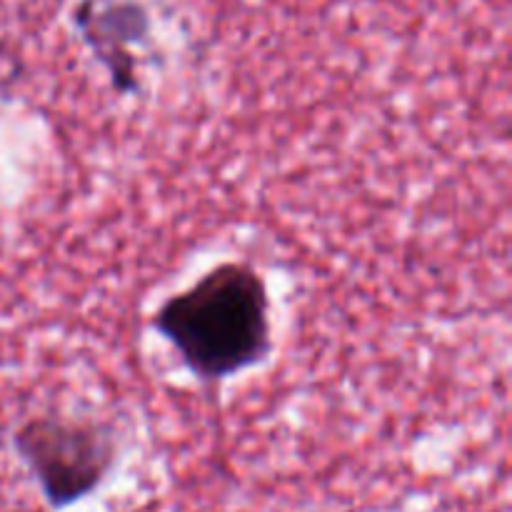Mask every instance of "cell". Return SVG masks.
<instances>
[{"label":"cell","mask_w":512,"mask_h":512,"mask_svg":"<svg viewBox=\"0 0 512 512\" xmlns=\"http://www.w3.org/2000/svg\"><path fill=\"white\" fill-rule=\"evenodd\" d=\"M150 328L203 385H220L273 350L268 285L245 263H220L155 310Z\"/></svg>","instance_id":"cell-1"},{"label":"cell","mask_w":512,"mask_h":512,"mask_svg":"<svg viewBox=\"0 0 512 512\" xmlns=\"http://www.w3.org/2000/svg\"><path fill=\"white\" fill-rule=\"evenodd\" d=\"M13 448L53 510H65L93 495L118 460L108 425L60 415L25 420L13 433Z\"/></svg>","instance_id":"cell-2"},{"label":"cell","mask_w":512,"mask_h":512,"mask_svg":"<svg viewBox=\"0 0 512 512\" xmlns=\"http://www.w3.org/2000/svg\"><path fill=\"white\" fill-rule=\"evenodd\" d=\"M73 23L113 88L123 95L138 93V48L150 35L148 10L133 0H83L73 10Z\"/></svg>","instance_id":"cell-3"}]
</instances>
